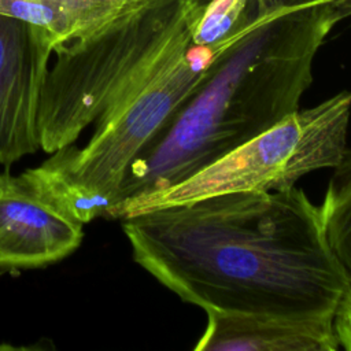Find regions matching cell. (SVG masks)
I'll list each match as a JSON object with an SVG mask.
<instances>
[{
  "label": "cell",
  "instance_id": "52a82bcc",
  "mask_svg": "<svg viewBox=\"0 0 351 351\" xmlns=\"http://www.w3.org/2000/svg\"><path fill=\"white\" fill-rule=\"evenodd\" d=\"M82 226L19 174L0 173V269L40 267L69 256L82 241Z\"/></svg>",
  "mask_w": 351,
  "mask_h": 351
},
{
  "label": "cell",
  "instance_id": "4fadbf2b",
  "mask_svg": "<svg viewBox=\"0 0 351 351\" xmlns=\"http://www.w3.org/2000/svg\"><path fill=\"white\" fill-rule=\"evenodd\" d=\"M318 0H252V4L259 16H265L273 12L300 7Z\"/></svg>",
  "mask_w": 351,
  "mask_h": 351
},
{
  "label": "cell",
  "instance_id": "8992f818",
  "mask_svg": "<svg viewBox=\"0 0 351 351\" xmlns=\"http://www.w3.org/2000/svg\"><path fill=\"white\" fill-rule=\"evenodd\" d=\"M55 43L30 22L0 12V165L41 148L38 112Z\"/></svg>",
  "mask_w": 351,
  "mask_h": 351
},
{
  "label": "cell",
  "instance_id": "8fae6325",
  "mask_svg": "<svg viewBox=\"0 0 351 351\" xmlns=\"http://www.w3.org/2000/svg\"><path fill=\"white\" fill-rule=\"evenodd\" d=\"M251 0H208L193 27L192 44L215 47L233 36L250 12Z\"/></svg>",
  "mask_w": 351,
  "mask_h": 351
},
{
  "label": "cell",
  "instance_id": "9c48e42d",
  "mask_svg": "<svg viewBox=\"0 0 351 351\" xmlns=\"http://www.w3.org/2000/svg\"><path fill=\"white\" fill-rule=\"evenodd\" d=\"M147 0H0V12L44 29L55 48L88 36Z\"/></svg>",
  "mask_w": 351,
  "mask_h": 351
},
{
  "label": "cell",
  "instance_id": "3957f363",
  "mask_svg": "<svg viewBox=\"0 0 351 351\" xmlns=\"http://www.w3.org/2000/svg\"><path fill=\"white\" fill-rule=\"evenodd\" d=\"M208 0H147L53 49L38 112L41 148L73 144L110 107L192 44Z\"/></svg>",
  "mask_w": 351,
  "mask_h": 351
},
{
  "label": "cell",
  "instance_id": "ba28073f",
  "mask_svg": "<svg viewBox=\"0 0 351 351\" xmlns=\"http://www.w3.org/2000/svg\"><path fill=\"white\" fill-rule=\"evenodd\" d=\"M197 351H336L333 318H296L206 310Z\"/></svg>",
  "mask_w": 351,
  "mask_h": 351
},
{
  "label": "cell",
  "instance_id": "7a4b0ae2",
  "mask_svg": "<svg viewBox=\"0 0 351 351\" xmlns=\"http://www.w3.org/2000/svg\"><path fill=\"white\" fill-rule=\"evenodd\" d=\"M341 0H318L259 16L221 43L203 75L128 167L104 217L171 186L274 126L313 82L314 58L343 19Z\"/></svg>",
  "mask_w": 351,
  "mask_h": 351
},
{
  "label": "cell",
  "instance_id": "5b68a950",
  "mask_svg": "<svg viewBox=\"0 0 351 351\" xmlns=\"http://www.w3.org/2000/svg\"><path fill=\"white\" fill-rule=\"evenodd\" d=\"M217 48L191 44L176 53L97 118L82 147L64 145L45 162L96 200L104 217L128 167L203 75Z\"/></svg>",
  "mask_w": 351,
  "mask_h": 351
},
{
  "label": "cell",
  "instance_id": "277c9868",
  "mask_svg": "<svg viewBox=\"0 0 351 351\" xmlns=\"http://www.w3.org/2000/svg\"><path fill=\"white\" fill-rule=\"evenodd\" d=\"M350 117V90L299 108L191 177L137 200L123 217L218 193L292 188L306 174L341 160Z\"/></svg>",
  "mask_w": 351,
  "mask_h": 351
},
{
  "label": "cell",
  "instance_id": "7c38bea8",
  "mask_svg": "<svg viewBox=\"0 0 351 351\" xmlns=\"http://www.w3.org/2000/svg\"><path fill=\"white\" fill-rule=\"evenodd\" d=\"M333 326L340 347L351 351V284L336 307L333 314Z\"/></svg>",
  "mask_w": 351,
  "mask_h": 351
},
{
  "label": "cell",
  "instance_id": "30bf717a",
  "mask_svg": "<svg viewBox=\"0 0 351 351\" xmlns=\"http://www.w3.org/2000/svg\"><path fill=\"white\" fill-rule=\"evenodd\" d=\"M326 237L351 278V149L333 167L319 206Z\"/></svg>",
  "mask_w": 351,
  "mask_h": 351
},
{
  "label": "cell",
  "instance_id": "6da1fadb",
  "mask_svg": "<svg viewBox=\"0 0 351 351\" xmlns=\"http://www.w3.org/2000/svg\"><path fill=\"white\" fill-rule=\"evenodd\" d=\"M122 229L134 262L204 311L333 318L351 284L319 206L296 186L152 207Z\"/></svg>",
  "mask_w": 351,
  "mask_h": 351
},
{
  "label": "cell",
  "instance_id": "5bb4252c",
  "mask_svg": "<svg viewBox=\"0 0 351 351\" xmlns=\"http://www.w3.org/2000/svg\"><path fill=\"white\" fill-rule=\"evenodd\" d=\"M340 8H341V12H343L344 18L351 16V0H341Z\"/></svg>",
  "mask_w": 351,
  "mask_h": 351
}]
</instances>
